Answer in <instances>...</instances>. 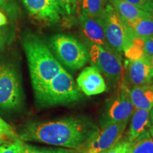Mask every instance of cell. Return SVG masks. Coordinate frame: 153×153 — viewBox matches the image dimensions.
<instances>
[{"label":"cell","mask_w":153,"mask_h":153,"mask_svg":"<svg viewBox=\"0 0 153 153\" xmlns=\"http://www.w3.org/2000/svg\"><path fill=\"white\" fill-rule=\"evenodd\" d=\"M99 128L86 117L33 121L26 124L18 134L23 142H38L59 148H87Z\"/></svg>","instance_id":"1"},{"label":"cell","mask_w":153,"mask_h":153,"mask_svg":"<svg viewBox=\"0 0 153 153\" xmlns=\"http://www.w3.org/2000/svg\"><path fill=\"white\" fill-rule=\"evenodd\" d=\"M22 43L36 96L63 68L50 48L38 36L33 33L26 34L23 38Z\"/></svg>","instance_id":"2"},{"label":"cell","mask_w":153,"mask_h":153,"mask_svg":"<svg viewBox=\"0 0 153 153\" xmlns=\"http://www.w3.org/2000/svg\"><path fill=\"white\" fill-rule=\"evenodd\" d=\"M35 97L43 106L70 104L83 98L73 77L64 68Z\"/></svg>","instance_id":"3"},{"label":"cell","mask_w":153,"mask_h":153,"mask_svg":"<svg viewBox=\"0 0 153 153\" xmlns=\"http://www.w3.org/2000/svg\"><path fill=\"white\" fill-rule=\"evenodd\" d=\"M48 47L60 64L70 70H79L89 60V50L72 36L56 34L51 38Z\"/></svg>","instance_id":"4"},{"label":"cell","mask_w":153,"mask_h":153,"mask_svg":"<svg viewBox=\"0 0 153 153\" xmlns=\"http://www.w3.org/2000/svg\"><path fill=\"white\" fill-rule=\"evenodd\" d=\"M23 101L24 91L16 67L11 62H0V108L16 111L22 106Z\"/></svg>","instance_id":"5"},{"label":"cell","mask_w":153,"mask_h":153,"mask_svg":"<svg viewBox=\"0 0 153 153\" xmlns=\"http://www.w3.org/2000/svg\"><path fill=\"white\" fill-rule=\"evenodd\" d=\"M88 50L91 65L104 76L108 85L112 87H120L123 73L120 55L112 49L93 43H89Z\"/></svg>","instance_id":"6"},{"label":"cell","mask_w":153,"mask_h":153,"mask_svg":"<svg viewBox=\"0 0 153 153\" xmlns=\"http://www.w3.org/2000/svg\"><path fill=\"white\" fill-rule=\"evenodd\" d=\"M101 19L104 23L107 43L113 51L121 55L131 44L133 36L109 2L107 4Z\"/></svg>","instance_id":"7"},{"label":"cell","mask_w":153,"mask_h":153,"mask_svg":"<svg viewBox=\"0 0 153 153\" xmlns=\"http://www.w3.org/2000/svg\"><path fill=\"white\" fill-rule=\"evenodd\" d=\"M128 121L104 124L91 139L87 153H106L119 142L125 133Z\"/></svg>","instance_id":"8"},{"label":"cell","mask_w":153,"mask_h":153,"mask_svg":"<svg viewBox=\"0 0 153 153\" xmlns=\"http://www.w3.org/2000/svg\"><path fill=\"white\" fill-rule=\"evenodd\" d=\"M153 76V68L146 58L137 60H126L123 64V79L120 87L127 89L148 85Z\"/></svg>","instance_id":"9"},{"label":"cell","mask_w":153,"mask_h":153,"mask_svg":"<svg viewBox=\"0 0 153 153\" xmlns=\"http://www.w3.org/2000/svg\"><path fill=\"white\" fill-rule=\"evenodd\" d=\"M135 108L128 94L127 89L120 87V92L109 101L104 114L102 125L129 121Z\"/></svg>","instance_id":"10"},{"label":"cell","mask_w":153,"mask_h":153,"mask_svg":"<svg viewBox=\"0 0 153 153\" xmlns=\"http://www.w3.org/2000/svg\"><path fill=\"white\" fill-rule=\"evenodd\" d=\"M29 14L38 20L53 24L60 22L64 13L48 0H22Z\"/></svg>","instance_id":"11"},{"label":"cell","mask_w":153,"mask_h":153,"mask_svg":"<svg viewBox=\"0 0 153 153\" xmlns=\"http://www.w3.org/2000/svg\"><path fill=\"white\" fill-rule=\"evenodd\" d=\"M76 85L79 90L88 97L99 94L107 89L104 76L93 65L82 70L76 79Z\"/></svg>","instance_id":"12"},{"label":"cell","mask_w":153,"mask_h":153,"mask_svg":"<svg viewBox=\"0 0 153 153\" xmlns=\"http://www.w3.org/2000/svg\"><path fill=\"white\" fill-rule=\"evenodd\" d=\"M79 22L82 33L89 43L97 44L106 48H111L107 43L102 19L89 17L80 14Z\"/></svg>","instance_id":"13"},{"label":"cell","mask_w":153,"mask_h":153,"mask_svg":"<svg viewBox=\"0 0 153 153\" xmlns=\"http://www.w3.org/2000/svg\"><path fill=\"white\" fill-rule=\"evenodd\" d=\"M150 126V111L135 109L131 118V123L126 138L129 142L133 143L140 135L149 131Z\"/></svg>","instance_id":"14"},{"label":"cell","mask_w":153,"mask_h":153,"mask_svg":"<svg viewBox=\"0 0 153 153\" xmlns=\"http://www.w3.org/2000/svg\"><path fill=\"white\" fill-rule=\"evenodd\" d=\"M128 94L135 109H151L153 106V85L137 86L127 89Z\"/></svg>","instance_id":"15"},{"label":"cell","mask_w":153,"mask_h":153,"mask_svg":"<svg viewBox=\"0 0 153 153\" xmlns=\"http://www.w3.org/2000/svg\"><path fill=\"white\" fill-rule=\"evenodd\" d=\"M117 14L123 21H133L142 18H150L148 11L137 6L122 0H108Z\"/></svg>","instance_id":"16"},{"label":"cell","mask_w":153,"mask_h":153,"mask_svg":"<svg viewBox=\"0 0 153 153\" xmlns=\"http://www.w3.org/2000/svg\"><path fill=\"white\" fill-rule=\"evenodd\" d=\"M133 38L153 37V19L142 18L133 21H123Z\"/></svg>","instance_id":"17"},{"label":"cell","mask_w":153,"mask_h":153,"mask_svg":"<svg viewBox=\"0 0 153 153\" xmlns=\"http://www.w3.org/2000/svg\"><path fill=\"white\" fill-rule=\"evenodd\" d=\"M108 0H81V14L93 18H101Z\"/></svg>","instance_id":"18"},{"label":"cell","mask_w":153,"mask_h":153,"mask_svg":"<svg viewBox=\"0 0 153 153\" xmlns=\"http://www.w3.org/2000/svg\"><path fill=\"white\" fill-rule=\"evenodd\" d=\"M129 153H153V137L148 131L131 143Z\"/></svg>","instance_id":"19"},{"label":"cell","mask_w":153,"mask_h":153,"mask_svg":"<svg viewBox=\"0 0 153 153\" xmlns=\"http://www.w3.org/2000/svg\"><path fill=\"white\" fill-rule=\"evenodd\" d=\"M144 43L145 38H133L131 44L123 51L128 60H137L145 58Z\"/></svg>","instance_id":"20"},{"label":"cell","mask_w":153,"mask_h":153,"mask_svg":"<svg viewBox=\"0 0 153 153\" xmlns=\"http://www.w3.org/2000/svg\"><path fill=\"white\" fill-rule=\"evenodd\" d=\"M22 153H87V148L75 150L64 148H39L23 143Z\"/></svg>","instance_id":"21"},{"label":"cell","mask_w":153,"mask_h":153,"mask_svg":"<svg viewBox=\"0 0 153 153\" xmlns=\"http://www.w3.org/2000/svg\"><path fill=\"white\" fill-rule=\"evenodd\" d=\"M64 13L65 16H73L77 10L76 0H55Z\"/></svg>","instance_id":"22"},{"label":"cell","mask_w":153,"mask_h":153,"mask_svg":"<svg viewBox=\"0 0 153 153\" xmlns=\"http://www.w3.org/2000/svg\"><path fill=\"white\" fill-rule=\"evenodd\" d=\"M23 141L20 139L13 140L9 144H0V153H22Z\"/></svg>","instance_id":"23"},{"label":"cell","mask_w":153,"mask_h":153,"mask_svg":"<svg viewBox=\"0 0 153 153\" xmlns=\"http://www.w3.org/2000/svg\"><path fill=\"white\" fill-rule=\"evenodd\" d=\"M0 135H1V137H9L13 140L19 139L18 134H16L14 129L1 116H0Z\"/></svg>","instance_id":"24"},{"label":"cell","mask_w":153,"mask_h":153,"mask_svg":"<svg viewBox=\"0 0 153 153\" xmlns=\"http://www.w3.org/2000/svg\"><path fill=\"white\" fill-rule=\"evenodd\" d=\"M0 10H3L14 17L16 16L18 7L14 0H0Z\"/></svg>","instance_id":"25"},{"label":"cell","mask_w":153,"mask_h":153,"mask_svg":"<svg viewBox=\"0 0 153 153\" xmlns=\"http://www.w3.org/2000/svg\"><path fill=\"white\" fill-rule=\"evenodd\" d=\"M131 143L127 138L121 139L114 148L107 151L106 153H129Z\"/></svg>","instance_id":"26"},{"label":"cell","mask_w":153,"mask_h":153,"mask_svg":"<svg viewBox=\"0 0 153 153\" xmlns=\"http://www.w3.org/2000/svg\"><path fill=\"white\" fill-rule=\"evenodd\" d=\"M122 1H126V2L131 3L132 4L137 6V7L148 12V10L150 9V7L153 0H122Z\"/></svg>","instance_id":"27"},{"label":"cell","mask_w":153,"mask_h":153,"mask_svg":"<svg viewBox=\"0 0 153 153\" xmlns=\"http://www.w3.org/2000/svg\"><path fill=\"white\" fill-rule=\"evenodd\" d=\"M144 51L145 58L153 55V37L145 38Z\"/></svg>","instance_id":"28"},{"label":"cell","mask_w":153,"mask_h":153,"mask_svg":"<svg viewBox=\"0 0 153 153\" xmlns=\"http://www.w3.org/2000/svg\"><path fill=\"white\" fill-rule=\"evenodd\" d=\"M9 39V33L6 28H0V52L5 47Z\"/></svg>","instance_id":"29"},{"label":"cell","mask_w":153,"mask_h":153,"mask_svg":"<svg viewBox=\"0 0 153 153\" xmlns=\"http://www.w3.org/2000/svg\"><path fill=\"white\" fill-rule=\"evenodd\" d=\"M7 18L6 15L4 14L2 11H0V27L4 26L7 24Z\"/></svg>","instance_id":"30"},{"label":"cell","mask_w":153,"mask_h":153,"mask_svg":"<svg viewBox=\"0 0 153 153\" xmlns=\"http://www.w3.org/2000/svg\"><path fill=\"white\" fill-rule=\"evenodd\" d=\"M150 123H151V126L153 124V106L151 109L150 110Z\"/></svg>","instance_id":"31"},{"label":"cell","mask_w":153,"mask_h":153,"mask_svg":"<svg viewBox=\"0 0 153 153\" xmlns=\"http://www.w3.org/2000/svg\"><path fill=\"white\" fill-rule=\"evenodd\" d=\"M146 59H147V60H148V62L150 63L151 67L153 68V55H152V56H150L149 57H147Z\"/></svg>","instance_id":"32"},{"label":"cell","mask_w":153,"mask_h":153,"mask_svg":"<svg viewBox=\"0 0 153 153\" xmlns=\"http://www.w3.org/2000/svg\"><path fill=\"white\" fill-rule=\"evenodd\" d=\"M148 13L150 14L151 17L153 19V1L152 2V4H151L150 9H149V10H148Z\"/></svg>","instance_id":"33"},{"label":"cell","mask_w":153,"mask_h":153,"mask_svg":"<svg viewBox=\"0 0 153 153\" xmlns=\"http://www.w3.org/2000/svg\"><path fill=\"white\" fill-rule=\"evenodd\" d=\"M48 1H50L51 3H53L55 6H56V7H58V8H60L61 9V8L60 7V6L58 5V4H57V2L56 1H55V0H48ZM61 10H62V9H61ZM62 12H63V11H62Z\"/></svg>","instance_id":"34"},{"label":"cell","mask_w":153,"mask_h":153,"mask_svg":"<svg viewBox=\"0 0 153 153\" xmlns=\"http://www.w3.org/2000/svg\"><path fill=\"white\" fill-rule=\"evenodd\" d=\"M149 133H150L151 136L153 137V124L150 126V128H149Z\"/></svg>","instance_id":"35"},{"label":"cell","mask_w":153,"mask_h":153,"mask_svg":"<svg viewBox=\"0 0 153 153\" xmlns=\"http://www.w3.org/2000/svg\"><path fill=\"white\" fill-rule=\"evenodd\" d=\"M149 84H150V85H153V76L152 77V79H151L150 83H149Z\"/></svg>","instance_id":"36"},{"label":"cell","mask_w":153,"mask_h":153,"mask_svg":"<svg viewBox=\"0 0 153 153\" xmlns=\"http://www.w3.org/2000/svg\"><path fill=\"white\" fill-rule=\"evenodd\" d=\"M76 3H77V7H78V4H79L80 1H81V0H76Z\"/></svg>","instance_id":"37"},{"label":"cell","mask_w":153,"mask_h":153,"mask_svg":"<svg viewBox=\"0 0 153 153\" xmlns=\"http://www.w3.org/2000/svg\"><path fill=\"white\" fill-rule=\"evenodd\" d=\"M2 143V137H0V144H1Z\"/></svg>","instance_id":"38"},{"label":"cell","mask_w":153,"mask_h":153,"mask_svg":"<svg viewBox=\"0 0 153 153\" xmlns=\"http://www.w3.org/2000/svg\"><path fill=\"white\" fill-rule=\"evenodd\" d=\"M0 137H1V135H0Z\"/></svg>","instance_id":"39"}]
</instances>
